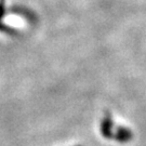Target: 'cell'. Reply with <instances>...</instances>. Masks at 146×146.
<instances>
[{
	"mask_svg": "<svg viewBox=\"0 0 146 146\" xmlns=\"http://www.w3.org/2000/svg\"><path fill=\"white\" fill-rule=\"evenodd\" d=\"M111 127L113 122L110 120V117H105L103 122H102V133L105 137H110L111 135Z\"/></svg>",
	"mask_w": 146,
	"mask_h": 146,
	"instance_id": "1",
	"label": "cell"
}]
</instances>
